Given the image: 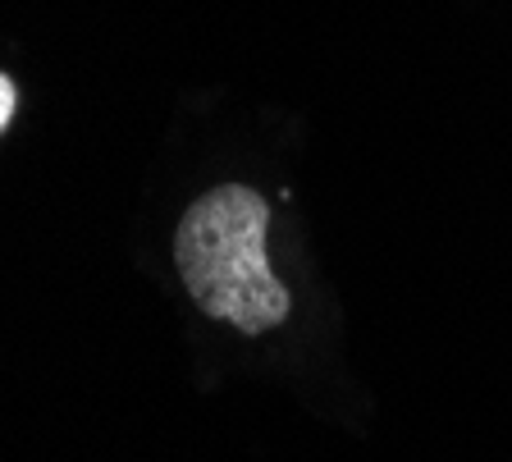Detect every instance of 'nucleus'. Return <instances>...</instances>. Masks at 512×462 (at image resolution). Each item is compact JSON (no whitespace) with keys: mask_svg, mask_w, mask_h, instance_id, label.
Wrapping results in <instances>:
<instances>
[{"mask_svg":"<svg viewBox=\"0 0 512 462\" xmlns=\"http://www.w3.org/2000/svg\"><path fill=\"white\" fill-rule=\"evenodd\" d=\"M266 225V197L224 183L188 206L174 234V261L197 307L243 334L275 330L293 307L266 261Z\"/></svg>","mask_w":512,"mask_h":462,"instance_id":"nucleus-1","label":"nucleus"},{"mask_svg":"<svg viewBox=\"0 0 512 462\" xmlns=\"http://www.w3.org/2000/svg\"><path fill=\"white\" fill-rule=\"evenodd\" d=\"M10 115H14V83L0 74V129L10 124Z\"/></svg>","mask_w":512,"mask_h":462,"instance_id":"nucleus-2","label":"nucleus"}]
</instances>
